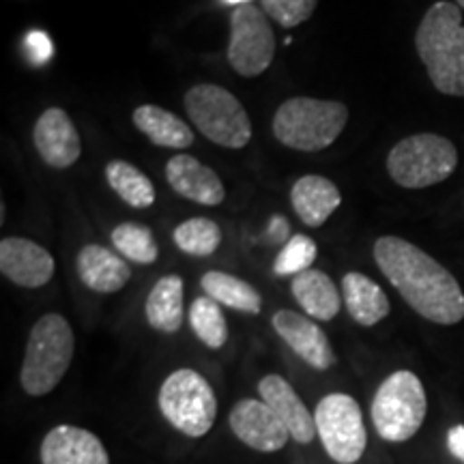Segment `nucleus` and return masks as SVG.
Listing matches in <instances>:
<instances>
[{"label":"nucleus","mask_w":464,"mask_h":464,"mask_svg":"<svg viewBox=\"0 0 464 464\" xmlns=\"http://www.w3.org/2000/svg\"><path fill=\"white\" fill-rule=\"evenodd\" d=\"M415 48L434 89L443 95L464 97V26L454 3H434L415 34Z\"/></svg>","instance_id":"nucleus-2"},{"label":"nucleus","mask_w":464,"mask_h":464,"mask_svg":"<svg viewBox=\"0 0 464 464\" xmlns=\"http://www.w3.org/2000/svg\"><path fill=\"white\" fill-rule=\"evenodd\" d=\"M166 179L179 196L198 205L218 207L226 198L224 183L219 181L218 174L191 155L179 153L168 160Z\"/></svg>","instance_id":"nucleus-17"},{"label":"nucleus","mask_w":464,"mask_h":464,"mask_svg":"<svg viewBox=\"0 0 464 464\" xmlns=\"http://www.w3.org/2000/svg\"><path fill=\"white\" fill-rule=\"evenodd\" d=\"M174 243L189 256H211L222 243V230L213 219L191 218L174 230Z\"/></svg>","instance_id":"nucleus-28"},{"label":"nucleus","mask_w":464,"mask_h":464,"mask_svg":"<svg viewBox=\"0 0 464 464\" xmlns=\"http://www.w3.org/2000/svg\"><path fill=\"white\" fill-rule=\"evenodd\" d=\"M288 235H290V226L286 219H284L282 216L271 218L269 228H266V237H269V241L276 243V246H282V243L286 246V243L290 241Z\"/></svg>","instance_id":"nucleus-32"},{"label":"nucleus","mask_w":464,"mask_h":464,"mask_svg":"<svg viewBox=\"0 0 464 464\" xmlns=\"http://www.w3.org/2000/svg\"><path fill=\"white\" fill-rule=\"evenodd\" d=\"M290 202L301 222L310 228H321L340 207L342 196L334 181L318 174H307L293 185Z\"/></svg>","instance_id":"nucleus-19"},{"label":"nucleus","mask_w":464,"mask_h":464,"mask_svg":"<svg viewBox=\"0 0 464 464\" xmlns=\"http://www.w3.org/2000/svg\"><path fill=\"white\" fill-rule=\"evenodd\" d=\"M26 54L31 58L34 65H44L48 63L52 54H54V48H52L50 37L44 31H31L26 34Z\"/></svg>","instance_id":"nucleus-31"},{"label":"nucleus","mask_w":464,"mask_h":464,"mask_svg":"<svg viewBox=\"0 0 464 464\" xmlns=\"http://www.w3.org/2000/svg\"><path fill=\"white\" fill-rule=\"evenodd\" d=\"M271 324H274L276 334L286 342L290 351L304 359L310 368L324 372L335 365L332 342H329L327 334L318 327V323L310 321L299 312L280 310L271 318Z\"/></svg>","instance_id":"nucleus-12"},{"label":"nucleus","mask_w":464,"mask_h":464,"mask_svg":"<svg viewBox=\"0 0 464 464\" xmlns=\"http://www.w3.org/2000/svg\"><path fill=\"white\" fill-rule=\"evenodd\" d=\"M456 3H458V7L464 9V0H456Z\"/></svg>","instance_id":"nucleus-35"},{"label":"nucleus","mask_w":464,"mask_h":464,"mask_svg":"<svg viewBox=\"0 0 464 464\" xmlns=\"http://www.w3.org/2000/svg\"><path fill=\"white\" fill-rule=\"evenodd\" d=\"M226 3H230V5H237V7H239V5H247L249 0H226Z\"/></svg>","instance_id":"nucleus-34"},{"label":"nucleus","mask_w":464,"mask_h":464,"mask_svg":"<svg viewBox=\"0 0 464 464\" xmlns=\"http://www.w3.org/2000/svg\"><path fill=\"white\" fill-rule=\"evenodd\" d=\"M0 271L17 286L39 288L54 276V258L31 239L5 237L0 241Z\"/></svg>","instance_id":"nucleus-13"},{"label":"nucleus","mask_w":464,"mask_h":464,"mask_svg":"<svg viewBox=\"0 0 464 464\" xmlns=\"http://www.w3.org/2000/svg\"><path fill=\"white\" fill-rule=\"evenodd\" d=\"M110 237H112V246L116 247V252L123 254L131 263L153 265L160 256L158 241H155L153 232L147 226L133 222L119 224Z\"/></svg>","instance_id":"nucleus-27"},{"label":"nucleus","mask_w":464,"mask_h":464,"mask_svg":"<svg viewBox=\"0 0 464 464\" xmlns=\"http://www.w3.org/2000/svg\"><path fill=\"white\" fill-rule=\"evenodd\" d=\"M276 56V34L263 9L239 5L230 15L228 63L243 78H256Z\"/></svg>","instance_id":"nucleus-10"},{"label":"nucleus","mask_w":464,"mask_h":464,"mask_svg":"<svg viewBox=\"0 0 464 464\" xmlns=\"http://www.w3.org/2000/svg\"><path fill=\"white\" fill-rule=\"evenodd\" d=\"M263 11L284 28H295L314 15L318 0H260Z\"/></svg>","instance_id":"nucleus-30"},{"label":"nucleus","mask_w":464,"mask_h":464,"mask_svg":"<svg viewBox=\"0 0 464 464\" xmlns=\"http://www.w3.org/2000/svg\"><path fill=\"white\" fill-rule=\"evenodd\" d=\"M228 423L243 445H247L249 450L263 451V454H274V451L284 450L290 439L288 428L263 400H239L232 406Z\"/></svg>","instance_id":"nucleus-11"},{"label":"nucleus","mask_w":464,"mask_h":464,"mask_svg":"<svg viewBox=\"0 0 464 464\" xmlns=\"http://www.w3.org/2000/svg\"><path fill=\"white\" fill-rule=\"evenodd\" d=\"M144 314L153 329L161 334H177L183 324V280L164 276L149 293Z\"/></svg>","instance_id":"nucleus-23"},{"label":"nucleus","mask_w":464,"mask_h":464,"mask_svg":"<svg viewBox=\"0 0 464 464\" xmlns=\"http://www.w3.org/2000/svg\"><path fill=\"white\" fill-rule=\"evenodd\" d=\"M374 260L400 297L417 314L437 324H458L464 318V293L454 276L413 243L381 237Z\"/></svg>","instance_id":"nucleus-1"},{"label":"nucleus","mask_w":464,"mask_h":464,"mask_svg":"<svg viewBox=\"0 0 464 464\" xmlns=\"http://www.w3.org/2000/svg\"><path fill=\"white\" fill-rule=\"evenodd\" d=\"M342 299L353 321L362 327H374L382 318L390 316V299L374 280L351 271L342 277Z\"/></svg>","instance_id":"nucleus-20"},{"label":"nucleus","mask_w":464,"mask_h":464,"mask_svg":"<svg viewBox=\"0 0 464 464\" xmlns=\"http://www.w3.org/2000/svg\"><path fill=\"white\" fill-rule=\"evenodd\" d=\"M185 110L202 136L226 149H243L252 123L243 103L218 84H198L185 92Z\"/></svg>","instance_id":"nucleus-8"},{"label":"nucleus","mask_w":464,"mask_h":464,"mask_svg":"<svg viewBox=\"0 0 464 464\" xmlns=\"http://www.w3.org/2000/svg\"><path fill=\"white\" fill-rule=\"evenodd\" d=\"M316 243L305 235H293L282 252L277 254L274 271L276 276H299L310 269L316 260Z\"/></svg>","instance_id":"nucleus-29"},{"label":"nucleus","mask_w":464,"mask_h":464,"mask_svg":"<svg viewBox=\"0 0 464 464\" xmlns=\"http://www.w3.org/2000/svg\"><path fill=\"white\" fill-rule=\"evenodd\" d=\"M458 150L439 133H415L404 138L387 155V172L406 189H423L454 174Z\"/></svg>","instance_id":"nucleus-6"},{"label":"nucleus","mask_w":464,"mask_h":464,"mask_svg":"<svg viewBox=\"0 0 464 464\" xmlns=\"http://www.w3.org/2000/svg\"><path fill=\"white\" fill-rule=\"evenodd\" d=\"M39 158L52 168H69L80 160L82 144L73 121L61 108H48L39 116L33 131Z\"/></svg>","instance_id":"nucleus-14"},{"label":"nucleus","mask_w":464,"mask_h":464,"mask_svg":"<svg viewBox=\"0 0 464 464\" xmlns=\"http://www.w3.org/2000/svg\"><path fill=\"white\" fill-rule=\"evenodd\" d=\"M75 353L73 329L65 316L45 314L33 324L26 342L20 385L28 396H45L67 374Z\"/></svg>","instance_id":"nucleus-3"},{"label":"nucleus","mask_w":464,"mask_h":464,"mask_svg":"<svg viewBox=\"0 0 464 464\" xmlns=\"http://www.w3.org/2000/svg\"><path fill=\"white\" fill-rule=\"evenodd\" d=\"M75 266H78V276L84 286L95 293H119L131 280L130 265L119 254L110 252L103 246H95V243L80 249Z\"/></svg>","instance_id":"nucleus-18"},{"label":"nucleus","mask_w":464,"mask_h":464,"mask_svg":"<svg viewBox=\"0 0 464 464\" xmlns=\"http://www.w3.org/2000/svg\"><path fill=\"white\" fill-rule=\"evenodd\" d=\"M258 393L266 406L276 411V415L288 428L290 439L299 445H310L316 437L314 413L307 411L304 400L293 390V385L280 374H266L258 382Z\"/></svg>","instance_id":"nucleus-15"},{"label":"nucleus","mask_w":464,"mask_h":464,"mask_svg":"<svg viewBox=\"0 0 464 464\" xmlns=\"http://www.w3.org/2000/svg\"><path fill=\"white\" fill-rule=\"evenodd\" d=\"M428 413V398L420 376L398 370L381 382L372 400V423L387 443L413 439Z\"/></svg>","instance_id":"nucleus-5"},{"label":"nucleus","mask_w":464,"mask_h":464,"mask_svg":"<svg viewBox=\"0 0 464 464\" xmlns=\"http://www.w3.org/2000/svg\"><path fill=\"white\" fill-rule=\"evenodd\" d=\"M39 456L42 464H110L108 450L102 439L69 423L52 428L45 434Z\"/></svg>","instance_id":"nucleus-16"},{"label":"nucleus","mask_w":464,"mask_h":464,"mask_svg":"<svg viewBox=\"0 0 464 464\" xmlns=\"http://www.w3.org/2000/svg\"><path fill=\"white\" fill-rule=\"evenodd\" d=\"M133 125L150 142L164 149H188L194 142V131L183 119L160 106H140L133 112Z\"/></svg>","instance_id":"nucleus-22"},{"label":"nucleus","mask_w":464,"mask_h":464,"mask_svg":"<svg viewBox=\"0 0 464 464\" xmlns=\"http://www.w3.org/2000/svg\"><path fill=\"white\" fill-rule=\"evenodd\" d=\"M348 123V108L340 102L293 97L274 116V136L295 150H323L338 140Z\"/></svg>","instance_id":"nucleus-4"},{"label":"nucleus","mask_w":464,"mask_h":464,"mask_svg":"<svg viewBox=\"0 0 464 464\" xmlns=\"http://www.w3.org/2000/svg\"><path fill=\"white\" fill-rule=\"evenodd\" d=\"M200 286L207 297L216 299L219 305L246 312V314H260L263 310V297L258 290L237 276L224 274V271H208L202 276Z\"/></svg>","instance_id":"nucleus-24"},{"label":"nucleus","mask_w":464,"mask_h":464,"mask_svg":"<svg viewBox=\"0 0 464 464\" xmlns=\"http://www.w3.org/2000/svg\"><path fill=\"white\" fill-rule=\"evenodd\" d=\"M108 185L125 205L133 208H149L155 202V188L150 179L130 161L114 160L106 166Z\"/></svg>","instance_id":"nucleus-25"},{"label":"nucleus","mask_w":464,"mask_h":464,"mask_svg":"<svg viewBox=\"0 0 464 464\" xmlns=\"http://www.w3.org/2000/svg\"><path fill=\"white\" fill-rule=\"evenodd\" d=\"M290 288H293V297L304 307L307 316L316 318V321H334L338 316L342 307L340 290L332 277L323 271L307 269L304 274L295 276Z\"/></svg>","instance_id":"nucleus-21"},{"label":"nucleus","mask_w":464,"mask_h":464,"mask_svg":"<svg viewBox=\"0 0 464 464\" xmlns=\"http://www.w3.org/2000/svg\"><path fill=\"white\" fill-rule=\"evenodd\" d=\"M189 324L191 332L198 335L202 344L213 348V351H218L228 342V323H226L222 307L216 299H194L189 307Z\"/></svg>","instance_id":"nucleus-26"},{"label":"nucleus","mask_w":464,"mask_h":464,"mask_svg":"<svg viewBox=\"0 0 464 464\" xmlns=\"http://www.w3.org/2000/svg\"><path fill=\"white\" fill-rule=\"evenodd\" d=\"M160 411L168 423L189 439L208 434L218 417V398L211 382L196 370H174L160 387Z\"/></svg>","instance_id":"nucleus-7"},{"label":"nucleus","mask_w":464,"mask_h":464,"mask_svg":"<svg viewBox=\"0 0 464 464\" xmlns=\"http://www.w3.org/2000/svg\"><path fill=\"white\" fill-rule=\"evenodd\" d=\"M450 454L464 464V426H451L448 432Z\"/></svg>","instance_id":"nucleus-33"},{"label":"nucleus","mask_w":464,"mask_h":464,"mask_svg":"<svg viewBox=\"0 0 464 464\" xmlns=\"http://www.w3.org/2000/svg\"><path fill=\"white\" fill-rule=\"evenodd\" d=\"M314 423L324 451L338 464L362 460L368 445L362 406L348 393H329L314 409Z\"/></svg>","instance_id":"nucleus-9"}]
</instances>
